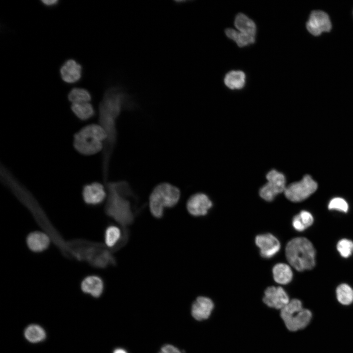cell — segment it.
<instances>
[{
  "instance_id": "7c38bea8",
  "label": "cell",
  "mask_w": 353,
  "mask_h": 353,
  "mask_svg": "<svg viewBox=\"0 0 353 353\" xmlns=\"http://www.w3.org/2000/svg\"><path fill=\"white\" fill-rule=\"evenodd\" d=\"M212 206L209 198L203 193H197L191 196L186 203L188 212L194 216H204Z\"/></svg>"
},
{
  "instance_id": "e0dca14e",
  "label": "cell",
  "mask_w": 353,
  "mask_h": 353,
  "mask_svg": "<svg viewBox=\"0 0 353 353\" xmlns=\"http://www.w3.org/2000/svg\"><path fill=\"white\" fill-rule=\"evenodd\" d=\"M234 26L237 30L245 34L255 37L256 27L254 22L247 16L239 13L235 17Z\"/></svg>"
},
{
  "instance_id": "ffe728a7",
  "label": "cell",
  "mask_w": 353,
  "mask_h": 353,
  "mask_svg": "<svg viewBox=\"0 0 353 353\" xmlns=\"http://www.w3.org/2000/svg\"><path fill=\"white\" fill-rule=\"evenodd\" d=\"M273 275L276 282L281 284L289 283L293 277L290 266L285 263H277L273 268Z\"/></svg>"
},
{
  "instance_id": "52a82bcc",
  "label": "cell",
  "mask_w": 353,
  "mask_h": 353,
  "mask_svg": "<svg viewBox=\"0 0 353 353\" xmlns=\"http://www.w3.org/2000/svg\"><path fill=\"white\" fill-rule=\"evenodd\" d=\"M73 145L78 153L84 156L95 154L102 151L103 147V142L78 131L74 134Z\"/></svg>"
},
{
  "instance_id": "d4e9b609",
  "label": "cell",
  "mask_w": 353,
  "mask_h": 353,
  "mask_svg": "<svg viewBox=\"0 0 353 353\" xmlns=\"http://www.w3.org/2000/svg\"><path fill=\"white\" fill-rule=\"evenodd\" d=\"M337 300L343 305H349L353 302V289L349 285L342 283L336 289Z\"/></svg>"
},
{
  "instance_id": "d6986e66",
  "label": "cell",
  "mask_w": 353,
  "mask_h": 353,
  "mask_svg": "<svg viewBox=\"0 0 353 353\" xmlns=\"http://www.w3.org/2000/svg\"><path fill=\"white\" fill-rule=\"evenodd\" d=\"M226 86L231 90L242 89L246 83V75L241 71H231L224 77Z\"/></svg>"
},
{
  "instance_id": "83f0119b",
  "label": "cell",
  "mask_w": 353,
  "mask_h": 353,
  "mask_svg": "<svg viewBox=\"0 0 353 353\" xmlns=\"http://www.w3.org/2000/svg\"><path fill=\"white\" fill-rule=\"evenodd\" d=\"M329 210H337L344 212H347L349 206L346 201L341 198H335L332 199L328 205Z\"/></svg>"
},
{
  "instance_id": "d6a6232c",
  "label": "cell",
  "mask_w": 353,
  "mask_h": 353,
  "mask_svg": "<svg viewBox=\"0 0 353 353\" xmlns=\"http://www.w3.org/2000/svg\"><path fill=\"white\" fill-rule=\"evenodd\" d=\"M113 353H127L126 351L123 349H116Z\"/></svg>"
},
{
  "instance_id": "44dd1931",
  "label": "cell",
  "mask_w": 353,
  "mask_h": 353,
  "mask_svg": "<svg viewBox=\"0 0 353 353\" xmlns=\"http://www.w3.org/2000/svg\"><path fill=\"white\" fill-rule=\"evenodd\" d=\"M78 132L103 142L106 140L107 135L104 129L99 124H91L81 128Z\"/></svg>"
},
{
  "instance_id": "9c48e42d",
  "label": "cell",
  "mask_w": 353,
  "mask_h": 353,
  "mask_svg": "<svg viewBox=\"0 0 353 353\" xmlns=\"http://www.w3.org/2000/svg\"><path fill=\"white\" fill-rule=\"evenodd\" d=\"M307 30L313 35H320L323 32H328L331 28L328 15L321 10L312 11L306 23Z\"/></svg>"
},
{
  "instance_id": "cb8c5ba5",
  "label": "cell",
  "mask_w": 353,
  "mask_h": 353,
  "mask_svg": "<svg viewBox=\"0 0 353 353\" xmlns=\"http://www.w3.org/2000/svg\"><path fill=\"white\" fill-rule=\"evenodd\" d=\"M25 338L31 343L40 342L46 338V332L40 326L31 325L24 331Z\"/></svg>"
},
{
  "instance_id": "8992f818",
  "label": "cell",
  "mask_w": 353,
  "mask_h": 353,
  "mask_svg": "<svg viewBox=\"0 0 353 353\" xmlns=\"http://www.w3.org/2000/svg\"><path fill=\"white\" fill-rule=\"evenodd\" d=\"M268 182L259 190L260 196L268 202L273 201L275 197L285 188V178L284 175L275 170L270 171L266 176Z\"/></svg>"
},
{
  "instance_id": "f546056e",
  "label": "cell",
  "mask_w": 353,
  "mask_h": 353,
  "mask_svg": "<svg viewBox=\"0 0 353 353\" xmlns=\"http://www.w3.org/2000/svg\"><path fill=\"white\" fill-rule=\"evenodd\" d=\"M159 353H182L177 348L171 345H166L162 347Z\"/></svg>"
},
{
  "instance_id": "4fadbf2b",
  "label": "cell",
  "mask_w": 353,
  "mask_h": 353,
  "mask_svg": "<svg viewBox=\"0 0 353 353\" xmlns=\"http://www.w3.org/2000/svg\"><path fill=\"white\" fill-rule=\"evenodd\" d=\"M214 308V303L209 298L200 296L192 304L191 314L194 319L198 321L207 319L210 315Z\"/></svg>"
},
{
  "instance_id": "ba28073f",
  "label": "cell",
  "mask_w": 353,
  "mask_h": 353,
  "mask_svg": "<svg viewBox=\"0 0 353 353\" xmlns=\"http://www.w3.org/2000/svg\"><path fill=\"white\" fill-rule=\"evenodd\" d=\"M105 189L102 184L97 181L84 184L81 191L83 202L86 204L92 206L101 204L107 195Z\"/></svg>"
},
{
  "instance_id": "5b68a950",
  "label": "cell",
  "mask_w": 353,
  "mask_h": 353,
  "mask_svg": "<svg viewBox=\"0 0 353 353\" xmlns=\"http://www.w3.org/2000/svg\"><path fill=\"white\" fill-rule=\"evenodd\" d=\"M317 188V183L309 175L300 181L291 183L285 188V197L293 202L303 201L312 194Z\"/></svg>"
},
{
  "instance_id": "7402d4cb",
  "label": "cell",
  "mask_w": 353,
  "mask_h": 353,
  "mask_svg": "<svg viewBox=\"0 0 353 353\" xmlns=\"http://www.w3.org/2000/svg\"><path fill=\"white\" fill-rule=\"evenodd\" d=\"M120 229L115 225H110L107 227L104 231V241L108 247H114L120 241L125 243L126 241L122 236Z\"/></svg>"
},
{
  "instance_id": "484cf974",
  "label": "cell",
  "mask_w": 353,
  "mask_h": 353,
  "mask_svg": "<svg viewBox=\"0 0 353 353\" xmlns=\"http://www.w3.org/2000/svg\"><path fill=\"white\" fill-rule=\"evenodd\" d=\"M68 99L72 103L90 102L91 96L86 89L74 88L68 94Z\"/></svg>"
},
{
  "instance_id": "7a4b0ae2",
  "label": "cell",
  "mask_w": 353,
  "mask_h": 353,
  "mask_svg": "<svg viewBox=\"0 0 353 353\" xmlns=\"http://www.w3.org/2000/svg\"><path fill=\"white\" fill-rule=\"evenodd\" d=\"M290 264L298 271L312 269L315 265V251L310 241L304 237L291 240L285 248Z\"/></svg>"
},
{
  "instance_id": "f1b7e54d",
  "label": "cell",
  "mask_w": 353,
  "mask_h": 353,
  "mask_svg": "<svg viewBox=\"0 0 353 353\" xmlns=\"http://www.w3.org/2000/svg\"><path fill=\"white\" fill-rule=\"evenodd\" d=\"M301 223L305 228L312 225L314 219L310 213L307 211L303 210L297 214Z\"/></svg>"
},
{
  "instance_id": "9a60e30c",
  "label": "cell",
  "mask_w": 353,
  "mask_h": 353,
  "mask_svg": "<svg viewBox=\"0 0 353 353\" xmlns=\"http://www.w3.org/2000/svg\"><path fill=\"white\" fill-rule=\"evenodd\" d=\"M80 287L85 293L93 297H99L102 293L104 283L102 279L97 275H89L81 281Z\"/></svg>"
},
{
  "instance_id": "4dcf8cb0",
  "label": "cell",
  "mask_w": 353,
  "mask_h": 353,
  "mask_svg": "<svg viewBox=\"0 0 353 353\" xmlns=\"http://www.w3.org/2000/svg\"><path fill=\"white\" fill-rule=\"evenodd\" d=\"M292 225L294 229L298 231H302L306 229L301 223L297 215H295L292 220Z\"/></svg>"
},
{
  "instance_id": "8fae6325",
  "label": "cell",
  "mask_w": 353,
  "mask_h": 353,
  "mask_svg": "<svg viewBox=\"0 0 353 353\" xmlns=\"http://www.w3.org/2000/svg\"><path fill=\"white\" fill-rule=\"evenodd\" d=\"M263 301L269 307L281 310L290 300L283 288L273 286L265 290Z\"/></svg>"
},
{
  "instance_id": "6da1fadb",
  "label": "cell",
  "mask_w": 353,
  "mask_h": 353,
  "mask_svg": "<svg viewBox=\"0 0 353 353\" xmlns=\"http://www.w3.org/2000/svg\"><path fill=\"white\" fill-rule=\"evenodd\" d=\"M104 185L107 191V214L122 226L129 225L133 221V213L128 198L135 197L129 184L126 181H108Z\"/></svg>"
},
{
  "instance_id": "3957f363",
  "label": "cell",
  "mask_w": 353,
  "mask_h": 353,
  "mask_svg": "<svg viewBox=\"0 0 353 353\" xmlns=\"http://www.w3.org/2000/svg\"><path fill=\"white\" fill-rule=\"evenodd\" d=\"M180 192L178 188L168 183H162L153 189L149 198L151 213L155 218L162 217L165 208L174 206L178 202Z\"/></svg>"
},
{
  "instance_id": "603a6c76",
  "label": "cell",
  "mask_w": 353,
  "mask_h": 353,
  "mask_svg": "<svg viewBox=\"0 0 353 353\" xmlns=\"http://www.w3.org/2000/svg\"><path fill=\"white\" fill-rule=\"evenodd\" d=\"M225 33L228 38L234 41L239 47L249 46L255 42V37L245 34L233 28L226 29Z\"/></svg>"
},
{
  "instance_id": "5bb4252c",
  "label": "cell",
  "mask_w": 353,
  "mask_h": 353,
  "mask_svg": "<svg viewBox=\"0 0 353 353\" xmlns=\"http://www.w3.org/2000/svg\"><path fill=\"white\" fill-rule=\"evenodd\" d=\"M60 73L64 81L68 83H73L80 79L82 67L75 60L70 59L65 61L61 66Z\"/></svg>"
},
{
  "instance_id": "4316f807",
  "label": "cell",
  "mask_w": 353,
  "mask_h": 353,
  "mask_svg": "<svg viewBox=\"0 0 353 353\" xmlns=\"http://www.w3.org/2000/svg\"><path fill=\"white\" fill-rule=\"evenodd\" d=\"M337 249L342 257L348 258L353 253V242L347 239H342L338 242Z\"/></svg>"
},
{
  "instance_id": "2e32d148",
  "label": "cell",
  "mask_w": 353,
  "mask_h": 353,
  "mask_svg": "<svg viewBox=\"0 0 353 353\" xmlns=\"http://www.w3.org/2000/svg\"><path fill=\"white\" fill-rule=\"evenodd\" d=\"M26 244L31 251L39 252L47 249L50 244V239L46 234L42 232L34 231L27 235Z\"/></svg>"
},
{
  "instance_id": "1f68e13d",
  "label": "cell",
  "mask_w": 353,
  "mask_h": 353,
  "mask_svg": "<svg viewBox=\"0 0 353 353\" xmlns=\"http://www.w3.org/2000/svg\"><path fill=\"white\" fill-rule=\"evenodd\" d=\"M42 2L47 6H52L56 4L58 1L57 0H42Z\"/></svg>"
},
{
  "instance_id": "30bf717a",
  "label": "cell",
  "mask_w": 353,
  "mask_h": 353,
  "mask_svg": "<svg viewBox=\"0 0 353 353\" xmlns=\"http://www.w3.org/2000/svg\"><path fill=\"white\" fill-rule=\"evenodd\" d=\"M255 241L260 249L261 256L265 258L273 257L280 248L278 240L271 233L258 235L256 236Z\"/></svg>"
},
{
  "instance_id": "277c9868",
  "label": "cell",
  "mask_w": 353,
  "mask_h": 353,
  "mask_svg": "<svg viewBox=\"0 0 353 353\" xmlns=\"http://www.w3.org/2000/svg\"><path fill=\"white\" fill-rule=\"evenodd\" d=\"M280 316L286 328L290 331H295L305 328L312 318L310 310L303 308L302 302L294 299L280 310Z\"/></svg>"
},
{
  "instance_id": "ac0fdd59",
  "label": "cell",
  "mask_w": 353,
  "mask_h": 353,
  "mask_svg": "<svg viewBox=\"0 0 353 353\" xmlns=\"http://www.w3.org/2000/svg\"><path fill=\"white\" fill-rule=\"evenodd\" d=\"M71 109L78 120L87 121L95 115V110L90 102L74 103L71 105Z\"/></svg>"
}]
</instances>
